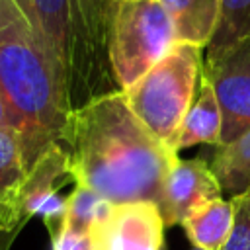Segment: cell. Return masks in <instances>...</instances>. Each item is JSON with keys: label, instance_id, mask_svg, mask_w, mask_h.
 <instances>
[{"label": "cell", "instance_id": "cell-3", "mask_svg": "<svg viewBox=\"0 0 250 250\" xmlns=\"http://www.w3.org/2000/svg\"><path fill=\"white\" fill-rule=\"evenodd\" d=\"M201 68V49L178 43L145 76L123 90L135 117L160 145L176 154L184 119L199 88Z\"/></svg>", "mask_w": 250, "mask_h": 250}, {"label": "cell", "instance_id": "cell-2", "mask_svg": "<svg viewBox=\"0 0 250 250\" xmlns=\"http://www.w3.org/2000/svg\"><path fill=\"white\" fill-rule=\"evenodd\" d=\"M0 98L6 125L21 143L27 168L61 143L72 111L68 92L14 0H0Z\"/></svg>", "mask_w": 250, "mask_h": 250}, {"label": "cell", "instance_id": "cell-17", "mask_svg": "<svg viewBox=\"0 0 250 250\" xmlns=\"http://www.w3.org/2000/svg\"><path fill=\"white\" fill-rule=\"evenodd\" d=\"M250 35V0H221L217 29L205 47V59L217 57Z\"/></svg>", "mask_w": 250, "mask_h": 250}, {"label": "cell", "instance_id": "cell-13", "mask_svg": "<svg viewBox=\"0 0 250 250\" xmlns=\"http://www.w3.org/2000/svg\"><path fill=\"white\" fill-rule=\"evenodd\" d=\"M168 12L180 43L207 47L219 21L221 0H158Z\"/></svg>", "mask_w": 250, "mask_h": 250}, {"label": "cell", "instance_id": "cell-10", "mask_svg": "<svg viewBox=\"0 0 250 250\" xmlns=\"http://www.w3.org/2000/svg\"><path fill=\"white\" fill-rule=\"evenodd\" d=\"M29 168L23 160L18 133L0 127V238L2 250H8L23 227V189Z\"/></svg>", "mask_w": 250, "mask_h": 250}, {"label": "cell", "instance_id": "cell-5", "mask_svg": "<svg viewBox=\"0 0 250 250\" xmlns=\"http://www.w3.org/2000/svg\"><path fill=\"white\" fill-rule=\"evenodd\" d=\"M223 113L221 145L230 143L250 129V35L217 57L203 59Z\"/></svg>", "mask_w": 250, "mask_h": 250}, {"label": "cell", "instance_id": "cell-12", "mask_svg": "<svg viewBox=\"0 0 250 250\" xmlns=\"http://www.w3.org/2000/svg\"><path fill=\"white\" fill-rule=\"evenodd\" d=\"M221 133H223V113L217 100V94L205 76L201 68L199 76V88L195 94V100L189 105V111L184 119L182 131H180V143L178 150L193 146V145H221Z\"/></svg>", "mask_w": 250, "mask_h": 250}, {"label": "cell", "instance_id": "cell-8", "mask_svg": "<svg viewBox=\"0 0 250 250\" xmlns=\"http://www.w3.org/2000/svg\"><path fill=\"white\" fill-rule=\"evenodd\" d=\"M164 219L156 203H115L96 230L100 250H162Z\"/></svg>", "mask_w": 250, "mask_h": 250}, {"label": "cell", "instance_id": "cell-14", "mask_svg": "<svg viewBox=\"0 0 250 250\" xmlns=\"http://www.w3.org/2000/svg\"><path fill=\"white\" fill-rule=\"evenodd\" d=\"M232 201L219 197L195 207L182 221V227L193 246L203 250H223L232 229Z\"/></svg>", "mask_w": 250, "mask_h": 250}, {"label": "cell", "instance_id": "cell-21", "mask_svg": "<svg viewBox=\"0 0 250 250\" xmlns=\"http://www.w3.org/2000/svg\"><path fill=\"white\" fill-rule=\"evenodd\" d=\"M191 250H203V248H197V246H193V248H191Z\"/></svg>", "mask_w": 250, "mask_h": 250}, {"label": "cell", "instance_id": "cell-22", "mask_svg": "<svg viewBox=\"0 0 250 250\" xmlns=\"http://www.w3.org/2000/svg\"><path fill=\"white\" fill-rule=\"evenodd\" d=\"M162 250H166V246H164V248H162Z\"/></svg>", "mask_w": 250, "mask_h": 250}, {"label": "cell", "instance_id": "cell-20", "mask_svg": "<svg viewBox=\"0 0 250 250\" xmlns=\"http://www.w3.org/2000/svg\"><path fill=\"white\" fill-rule=\"evenodd\" d=\"M6 125V117H4V105H2V98H0V127Z\"/></svg>", "mask_w": 250, "mask_h": 250}, {"label": "cell", "instance_id": "cell-16", "mask_svg": "<svg viewBox=\"0 0 250 250\" xmlns=\"http://www.w3.org/2000/svg\"><path fill=\"white\" fill-rule=\"evenodd\" d=\"M115 203L104 199L94 189L76 184L66 199V213L61 230L86 232L96 238L98 227L107 219Z\"/></svg>", "mask_w": 250, "mask_h": 250}, {"label": "cell", "instance_id": "cell-1", "mask_svg": "<svg viewBox=\"0 0 250 250\" xmlns=\"http://www.w3.org/2000/svg\"><path fill=\"white\" fill-rule=\"evenodd\" d=\"M74 184L111 203H158L178 154L160 145L127 105L123 90H111L76 105L59 143Z\"/></svg>", "mask_w": 250, "mask_h": 250}, {"label": "cell", "instance_id": "cell-7", "mask_svg": "<svg viewBox=\"0 0 250 250\" xmlns=\"http://www.w3.org/2000/svg\"><path fill=\"white\" fill-rule=\"evenodd\" d=\"M66 178H70L68 158L64 148L57 143L49 146L29 168L23 189V225L33 215H41L51 238L61 230L68 195L62 197L59 189Z\"/></svg>", "mask_w": 250, "mask_h": 250}, {"label": "cell", "instance_id": "cell-6", "mask_svg": "<svg viewBox=\"0 0 250 250\" xmlns=\"http://www.w3.org/2000/svg\"><path fill=\"white\" fill-rule=\"evenodd\" d=\"M113 6L115 0H70V105L76 92L104 72L102 57L109 45Z\"/></svg>", "mask_w": 250, "mask_h": 250}, {"label": "cell", "instance_id": "cell-15", "mask_svg": "<svg viewBox=\"0 0 250 250\" xmlns=\"http://www.w3.org/2000/svg\"><path fill=\"white\" fill-rule=\"evenodd\" d=\"M211 170L215 172L223 191L232 197L250 188V129L234 141L217 146Z\"/></svg>", "mask_w": 250, "mask_h": 250}, {"label": "cell", "instance_id": "cell-11", "mask_svg": "<svg viewBox=\"0 0 250 250\" xmlns=\"http://www.w3.org/2000/svg\"><path fill=\"white\" fill-rule=\"evenodd\" d=\"M49 55L70 100V0H14Z\"/></svg>", "mask_w": 250, "mask_h": 250}, {"label": "cell", "instance_id": "cell-19", "mask_svg": "<svg viewBox=\"0 0 250 250\" xmlns=\"http://www.w3.org/2000/svg\"><path fill=\"white\" fill-rule=\"evenodd\" d=\"M51 248L53 250H100L92 234L72 232V230H59L51 238Z\"/></svg>", "mask_w": 250, "mask_h": 250}, {"label": "cell", "instance_id": "cell-4", "mask_svg": "<svg viewBox=\"0 0 250 250\" xmlns=\"http://www.w3.org/2000/svg\"><path fill=\"white\" fill-rule=\"evenodd\" d=\"M178 43L174 23L158 0H115L107 57L119 90L131 88Z\"/></svg>", "mask_w": 250, "mask_h": 250}, {"label": "cell", "instance_id": "cell-9", "mask_svg": "<svg viewBox=\"0 0 250 250\" xmlns=\"http://www.w3.org/2000/svg\"><path fill=\"white\" fill-rule=\"evenodd\" d=\"M223 193V188L211 170L209 164H205L201 158H178L160 191L158 209L162 213L164 225H182V221L199 205L219 199Z\"/></svg>", "mask_w": 250, "mask_h": 250}, {"label": "cell", "instance_id": "cell-18", "mask_svg": "<svg viewBox=\"0 0 250 250\" xmlns=\"http://www.w3.org/2000/svg\"><path fill=\"white\" fill-rule=\"evenodd\" d=\"M234 219L223 250H250V188L232 199Z\"/></svg>", "mask_w": 250, "mask_h": 250}]
</instances>
